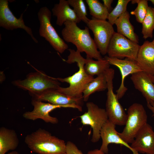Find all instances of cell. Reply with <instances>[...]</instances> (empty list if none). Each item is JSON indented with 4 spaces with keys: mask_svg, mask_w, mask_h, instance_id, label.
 <instances>
[{
    "mask_svg": "<svg viewBox=\"0 0 154 154\" xmlns=\"http://www.w3.org/2000/svg\"><path fill=\"white\" fill-rule=\"evenodd\" d=\"M7 154H20L17 151H13L7 153Z\"/></svg>",
    "mask_w": 154,
    "mask_h": 154,
    "instance_id": "obj_33",
    "label": "cell"
},
{
    "mask_svg": "<svg viewBox=\"0 0 154 154\" xmlns=\"http://www.w3.org/2000/svg\"><path fill=\"white\" fill-rule=\"evenodd\" d=\"M25 142L32 151L38 154H66L64 141L41 128L27 135Z\"/></svg>",
    "mask_w": 154,
    "mask_h": 154,
    "instance_id": "obj_3",
    "label": "cell"
},
{
    "mask_svg": "<svg viewBox=\"0 0 154 154\" xmlns=\"http://www.w3.org/2000/svg\"><path fill=\"white\" fill-rule=\"evenodd\" d=\"M66 154H83L73 142L68 141L66 143Z\"/></svg>",
    "mask_w": 154,
    "mask_h": 154,
    "instance_id": "obj_29",
    "label": "cell"
},
{
    "mask_svg": "<svg viewBox=\"0 0 154 154\" xmlns=\"http://www.w3.org/2000/svg\"><path fill=\"white\" fill-rule=\"evenodd\" d=\"M106 75L107 92L105 110L108 119L116 125H125L127 119V114L119 103L116 94L113 91L114 70L110 68L106 71Z\"/></svg>",
    "mask_w": 154,
    "mask_h": 154,
    "instance_id": "obj_6",
    "label": "cell"
},
{
    "mask_svg": "<svg viewBox=\"0 0 154 154\" xmlns=\"http://www.w3.org/2000/svg\"><path fill=\"white\" fill-rule=\"evenodd\" d=\"M31 96L33 99L47 102L54 105L66 106L69 108L77 109L80 112L82 111V105L83 100L71 98L55 89L49 90Z\"/></svg>",
    "mask_w": 154,
    "mask_h": 154,
    "instance_id": "obj_14",
    "label": "cell"
},
{
    "mask_svg": "<svg viewBox=\"0 0 154 154\" xmlns=\"http://www.w3.org/2000/svg\"><path fill=\"white\" fill-rule=\"evenodd\" d=\"M130 16L127 11L119 17L116 21L117 33L131 40L139 43L138 37L135 33L134 28L129 21Z\"/></svg>",
    "mask_w": 154,
    "mask_h": 154,
    "instance_id": "obj_21",
    "label": "cell"
},
{
    "mask_svg": "<svg viewBox=\"0 0 154 154\" xmlns=\"http://www.w3.org/2000/svg\"><path fill=\"white\" fill-rule=\"evenodd\" d=\"M137 6L130 13L135 16L136 21L139 23H142L147 13L149 6L148 0H139Z\"/></svg>",
    "mask_w": 154,
    "mask_h": 154,
    "instance_id": "obj_28",
    "label": "cell"
},
{
    "mask_svg": "<svg viewBox=\"0 0 154 154\" xmlns=\"http://www.w3.org/2000/svg\"><path fill=\"white\" fill-rule=\"evenodd\" d=\"M8 1L0 0V27L10 30L22 29L30 36L35 42L37 43L38 41L34 36L31 29L25 23L23 19V13L19 18L16 17L9 7Z\"/></svg>",
    "mask_w": 154,
    "mask_h": 154,
    "instance_id": "obj_11",
    "label": "cell"
},
{
    "mask_svg": "<svg viewBox=\"0 0 154 154\" xmlns=\"http://www.w3.org/2000/svg\"><path fill=\"white\" fill-rule=\"evenodd\" d=\"M151 77L153 82L154 83V75L151 76Z\"/></svg>",
    "mask_w": 154,
    "mask_h": 154,
    "instance_id": "obj_34",
    "label": "cell"
},
{
    "mask_svg": "<svg viewBox=\"0 0 154 154\" xmlns=\"http://www.w3.org/2000/svg\"><path fill=\"white\" fill-rule=\"evenodd\" d=\"M77 23L70 21L64 23V27L61 31L64 40L75 45L77 50L80 53L85 52L87 57L97 60L102 59L103 58L90 36L88 28L85 27L84 29H81Z\"/></svg>",
    "mask_w": 154,
    "mask_h": 154,
    "instance_id": "obj_2",
    "label": "cell"
},
{
    "mask_svg": "<svg viewBox=\"0 0 154 154\" xmlns=\"http://www.w3.org/2000/svg\"><path fill=\"white\" fill-rule=\"evenodd\" d=\"M127 116L125 126L118 134L125 142L131 144L138 132L147 123V116L144 107L138 103H134L129 107Z\"/></svg>",
    "mask_w": 154,
    "mask_h": 154,
    "instance_id": "obj_5",
    "label": "cell"
},
{
    "mask_svg": "<svg viewBox=\"0 0 154 154\" xmlns=\"http://www.w3.org/2000/svg\"><path fill=\"white\" fill-rule=\"evenodd\" d=\"M70 6L67 0H60L59 3L55 4L52 8V15L56 17V23L58 25L61 26L68 21L76 23L81 21Z\"/></svg>",
    "mask_w": 154,
    "mask_h": 154,
    "instance_id": "obj_19",
    "label": "cell"
},
{
    "mask_svg": "<svg viewBox=\"0 0 154 154\" xmlns=\"http://www.w3.org/2000/svg\"><path fill=\"white\" fill-rule=\"evenodd\" d=\"M92 17L98 19H108L109 12L103 4L98 0H86Z\"/></svg>",
    "mask_w": 154,
    "mask_h": 154,
    "instance_id": "obj_24",
    "label": "cell"
},
{
    "mask_svg": "<svg viewBox=\"0 0 154 154\" xmlns=\"http://www.w3.org/2000/svg\"><path fill=\"white\" fill-rule=\"evenodd\" d=\"M107 88L106 72L101 74L92 80L88 84L83 94L84 101H87L90 96L96 92L105 90Z\"/></svg>",
    "mask_w": 154,
    "mask_h": 154,
    "instance_id": "obj_22",
    "label": "cell"
},
{
    "mask_svg": "<svg viewBox=\"0 0 154 154\" xmlns=\"http://www.w3.org/2000/svg\"><path fill=\"white\" fill-rule=\"evenodd\" d=\"M140 46L138 43L115 32L109 44L107 54L111 58L120 59L125 58L136 61Z\"/></svg>",
    "mask_w": 154,
    "mask_h": 154,
    "instance_id": "obj_8",
    "label": "cell"
},
{
    "mask_svg": "<svg viewBox=\"0 0 154 154\" xmlns=\"http://www.w3.org/2000/svg\"><path fill=\"white\" fill-rule=\"evenodd\" d=\"M130 79L135 88L141 93L147 102H154V83L151 76L141 71L131 74Z\"/></svg>",
    "mask_w": 154,
    "mask_h": 154,
    "instance_id": "obj_18",
    "label": "cell"
},
{
    "mask_svg": "<svg viewBox=\"0 0 154 154\" xmlns=\"http://www.w3.org/2000/svg\"><path fill=\"white\" fill-rule=\"evenodd\" d=\"M70 54L65 61L68 64L76 62L78 67V71L71 76L62 78H56L59 81L68 83L66 88L60 87L56 90L71 98L83 100V92L88 84L94 79L93 76L88 74L84 69L86 59L84 58L78 50L68 49Z\"/></svg>",
    "mask_w": 154,
    "mask_h": 154,
    "instance_id": "obj_1",
    "label": "cell"
},
{
    "mask_svg": "<svg viewBox=\"0 0 154 154\" xmlns=\"http://www.w3.org/2000/svg\"><path fill=\"white\" fill-rule=\"evenodd\" d=\"M87 154H106L100 149H96L88 151Z\"/></svg>",
    "mask_w": 154,
    "mask_h": 154,
    "instance_id": "obj_32",
    "label": "cell"
},
{
    "mask_svg": "<svg viewBox=\"0 0 154 154\" xmlns=\"http://www.w3.org/2000/svg\"><path fill=\"white\" fill-rule=\"evenodd\" d=\"M31 104L34 106L31 111H27L23 114L25 119L34 121L41 119L47 123L55 124L58 123V119L51 116L49 113L54 110L61 108H69L66 106L54 105L49 103H45L40 100L32 99Z\"/></svg>",
    "mask_w": 154,
    "mask_h": 154,
    "instance_id": "obj_12",
    "label": "cell"
},
{
    "mask_svg": "<svg viewBox=\"0 0 154 154\" xmlns=\"http://www.w3.org/2000/svg\"><path fill=\"white\" fill-rule=\"evenodd\" d=\"M147 108L151 111L153 113L152 116L154 117V102L153 101L147 102Z\"/></svg>",
    "mask_w": 154,
    "mask_h": 154,
    "instance_id": "obj_31",
    "label": "cell"
},
{
    "mask_svg": "<svg viewBox=\"0 0 154 154\" xmlns=\"http://www.w3.org/2000/svg\"><path fill=\"white\" fill-rule=\"evenodd\" d=\"M86 25L93 33L94 40L101 54H107L110 42L115 32L113 25L106 20L92 17Z\"/></svg>",
    "mask_w": 154,
    "mask_h": 154,
    "instance_id": "obj_10",
    "label": "cell"
},
{
    "mask_svg": "<svg viewBox=\"0 0 154 154\" xmlns=\"http://www.w3.org/2000/svg\"><path fill=\"white\" fill-rule=\"evenodd\" d=\"M136 61L143 71L154 75V45L151 42L146 41L140 46Z\"/></svg>",
    "mask_w": 154,
    "mask_h": 154,
    "instance_id": "obj_17",
    "label": "cell"
},
{
    "mask_svg": "<svg viewBox=\"0 0 154 154\" xmlns=\"http://www.w3.org/2000/svg\"><path fill=\"white\" fill-rule=\"evenodd\" d=\"M37 71L29 73L23 80L13 81V84L19 88L28 91L31 96L49 90H56L60 87V83L56 78L49 76L42 71Z\"/></svg>",
    "mask_w": 154,
    "mask_h": 154,
    "instance_id": "obj_4",
    "label": "cell"
},
{
    "mask_svg": "<svg viewBox=\"0 0 154 154\" xmlns=\"http://www.w3.org/2000/svg\"><path fill=\"white\" fill-rule=\"evenodd\" d=\"M86 62L84 66V69L88 75L93 76L106 72L110 68V64L105 58L96 61L92 58L86 57Z\"/></svg>",
    "mask_w": 154,
    "mask_h": 154,
    "instance_id": "obj_23",
    "label": "cell"
},
{
    "mask_svg": "<svg viewBox=\"0 0 154 154\" xmlns=\"http://www.w3.org/2000/svg\"><path fill=\"white\" fill-rule=\"evenodd\" d=\"M70 6L73 8V9L81 20L86 24L90 19L87 17L86 7L83 0H68Z\"/></svg>",
    "mask_w": 154,
    "mask_h": 154,
    "instance_id": "obj_27",
    "label": "cell"
},
{
    "mask_svg": "<svg viewBox=\"0 0 154 154\" xmlns=\"http://www.w3.org/2000/svg\"><path fill=\"white\" fill-rule=\"evenodd\" d=\"M149 1H151L152 4L154 5V0H150Z\"/></svg>",
    "mask_w": 154,
    "mask_h": 154,
    "instance_id": "obj_35",
    "label": "cell"
},
{
    "mask_svg": "<svg viewBox=\"0 0 154 154\" xmlns=\"http://www.w3.org/2000/svg\"><path fill=\"white\" fill-rule=\"evenodd\" d=\"M152 44L154 45V39L151 42Z\"/></svg>",
    "mask_w": 154,
    "mask_h": 154,
    "instance_id": "obj_36",
    "label": "cell"
},
{
    "mask_svg": "<svg viewBox=\"0 0 154 154\" xmlns=\"http://www.w3.org/2000/svg\"><path fill=\"white\" fill-rule=\"evenodd\" d=\"M116 125L108 119L103 125L100 133L102 143L100 149L105 154H108V145L110 143H115L127 147L132 152L133 154H139L120 137L115 129Z\"/></svg>",
    "mask_w": 154,
    "mask_h": 154,
    "instance_id": "obj_16",
    "label": "cell"
},
{
    "mask_svg": "<svg viewBox=\"0 0 154 154\" xmlns=\"http://www.w3.org/2000/svg\"><path fill=\"white\" fill-rule=\"evenodd\" d=\"M103 5L107 9L109 13H110L113 9L111 5L113 1V0H102Z\"/></svg>",
    "mask_w": 154,
    "mask_h": 154,
    "instance_id": "obj_30",
    "label": "cell"
},
{
    "mask_svg": "<svg viewBox=\"0 0 154 154\" xmlns=\"http://www.w3.org/2000/svg\"><path fill=\"white\" fill-rule=\"evenodd\" d=\"M40 23L39 34L57 52L61 54L68 48V46L61 38L51 23V13L46 7L41 8L38 14Z\"/></svg>",
    "mask_w": 154,
    "mask_h": 154,
    "instance_id": "obj_7",
    "label": "cell"
},
{
    "mask_svg": "<svg viewBox=\"0 0 154 154\" xmlns=\"http://www.w3.org/2000/svg\"><path fill=\"white\" fill-rule=\"evenodd\" d=\"M104 58L109 62L110 64L117 67L119 70L121 74V80L120 85L116 91V96L118 100L123 96L127 88L124 85V80L129 74L142 71L138 65L136 61L129 60L126 58L125 59L111 58L106 56Z\"/></svg>",
    "mask_w": 154,
    "mask_h": 154,
    "instance_id": "obj_13",
    "label": "cell"
},
{
    "mask_svg": "<svg viewBox=\"0 0 154 154\" xmlns=\"http://www.w3.org/2000/svg\"><path fill=\"white\" fill-rule=\"evenodd\" d=\"M142 33L145 39L152 38L154 29V8L149 6L146 15L142 23Z\"/></svg>",
    "mask_w": 154,
    "mask_h": 154,
    "instance_id": "obj_25",
    "label": "cell"
},
{
    "mask_svg": "<svg viewBox=\"0 0 154 154\" xmlns=\"http://www.w3.org/2000/svg\"><path fill=\"white\" fill-rule=\"evenodd\" d=\"M87 111L80 117L83 125L90 126L92 129L91 141L93 143L97 142L101 138L100 133L104 123L108 119L106 110L99 108L92 102L87 103Z\"/></svg>",
    "mask_w": 154,
    "mask_h": 154,
    "instance_id": "obj_9",
    "label": "cell"
},
{
    "mask_svg": "<svg viewBox=\"0 0 154 154\" xmlns=\"http://www.w3.org/2000/svg\"><path fill=\"white\" fill-rule=\"evenodd\" d=\"M130 0H118L115 7L109 13L108 22L112 25L115 24L116 21L127 11V7Z\"/></svg>",
    "mask_w": 154,
    "mask_h": 154,
    "instance_id": "obj_26",
    "label": "cell"
},
{
    "mask_svg": "<svg viewBox=\"0 0 154 154\" xmlns=\"http://www.w3.org/2000/svg\"><path fill=\"white\" fill-rule=\"evenodd\" d=\"M19 139L13 129L1 127L0 128V154H5L16 149L19 144Z\"/></svg>",
    "mask_w": 154,
    "mask_h": 154,
    "instance_id": "obj_20",
    "label": "cell"
},
{
    "mask_svg": "<svg viewBox=\"0 0 154 154\" xmlns=\"http://www.w3.org/2000/svg\"><path fill=\"white\" fill-rule=\"evenodd\" d=\"M134 150L142 153L154 154V131L147 123L137 133L131 143Z\"/></svg>",
    "mask_w": 154,
    "mask_h": 154,
    "instance_id": "obj_15",
    "label": "cell"
}]
</instances>
